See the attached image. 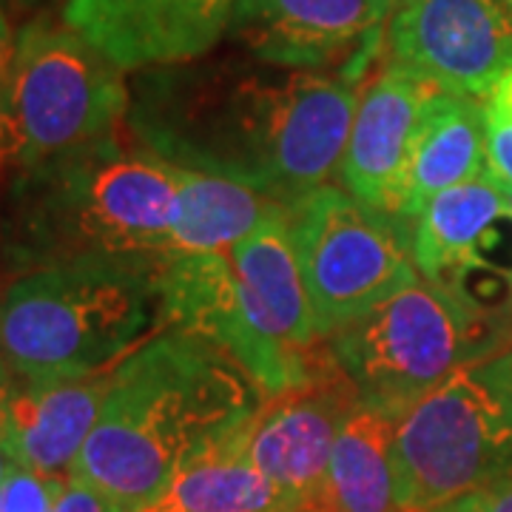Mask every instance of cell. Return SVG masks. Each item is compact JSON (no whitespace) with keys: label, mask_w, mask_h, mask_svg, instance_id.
Instances as JSON below:
<instances>
[{"label":"cell","mask_w":512,"mask_h":512,"mask_svg":"<svg viewBox=\"0 0 512 512\" xmlns=\"http://www.w3.org/2000/svg\"><path fill=\"white\" fill-rule=\"evenodd\" d=\"M359 94L362 80L339 72L177 63L146 69L126 131L165 163L291 205L339 180Z\"/></svg>","instance_id":"cell-1"},{"label":"cell","mask_w":512,"mask_h":512,"mask_svg":"<svg viewBox=\"0 0 512 512\" xmlns=\"http://www.w3.org/2000/svg\"><path fill=\"white\" fill-rule=\"evenodd\" d=\"M111 370L52 384H23L12 376L3 379L0 441L12 464L43 476H69L103 410Z\"/></svg>","instance_id":"cell-15"},{"label":"cell","mask_w":512,"mask_h":512,"mask_svg":"<svg viewBox=\"0 0 512 512\" xmlns=\"http://www.w3.org/2000/svg\"><path fill=\"white\" fill-rule=\"evenodd\" d=\"M228 254L239 279L254 293L276 342L299 359H316L325 348V339L316 330L311 296L293 245L288 208L274 205L259 228L237 242Z\"/></svg>","instance_id":"cell-17"},{"label":"cell","mask_w":512,"mask_h":512,"mask_svg":"<svg viewBox=\"0 0 512 512\" xmlns=\"http://www.w3.org/2000/svg\"><path fill=\"white\" fill-rule=\"evenodd\" d=\"M285 208L322 339L421 279L413 222L356 200L336 183Z\"/></svg>","instance_id":"cell-8"},{"label":"cell","mask_w":512,"mask_h":512,"mask_svg":"<svg viewBox=\"0 0 512 512\" xmlns=\"http://www.w3.org/2000/svg\"><path fill=\"white\" fill-rule=\"evenodd\" d=\"M15 43H18V32L12 29V20L6 15V9L0 6V100H3L9 74H12V63H15Z\"/></svg>","instance_id":"cell-26"},{"label":"cell","mask_w":512,"mask_h":512,"mask_svg":"<svg viewBox=\"0 0 512 512\" xmlns=\"http://www.w3.org/2000/svg\"><path fill=\"white\" fill-rule=\"evenodd\" d=\"M265 399L214 339L168 325L111 370L103 410L69 478L123 512L146 510L188 461L234 436Z\"/></svg>","instance_id":"cell-2"},{"label":"cell","mask_w":512,"mask_h":512,"mask_svg":"<svg viewBox=\"0 0 512 512\" xmlns=\"http://www.w3.org/2000/svg\"><path fill=\"white\" fill-rule=\"evenodd\" d=\"M128 103L126 72L86 37L63 20H29L0 100V180L117 134Z\"/></svg>","instance_id":"cell-6"},{"label":"cell","mask_w":512,"mask_h":512,"mask_svg":"<svg viewBox=\"0 0 512 512\" xmlns=\"http://www.w3.org/2000/svg\"><path fill=\"white\" fill-rule=\"evenodd\" d=\"M487 117V165L501 183L512 185V69L484 100Z\"/></svg>","instance_id":"cell-22"},{"label":"cell","mask_w":512,"mask_h":512,"mask_svg":"<svg viewBox=\"0 0 512 512\" xmlns=\"http://www.w3.org/2000/svg\"><path fill=\"white\" fill-rule=\"evenodd\" d=\"M163 299L168 325L214 339L254 376L268 399L308 382L328 356V342L316 359H299L276 342L228 251L165 259Z\"/></svg>","instance_id":"cell-9"},{"label":"cell","mask_w":512,"mask_h":512,"mask_svg":"<svg viewBox=\"0 0 512 512\" xmlns=\"http://www.w3.org/2000/svg\"><path fill=\"white\" fill-rule=\"evenodd\" d=\"M439 86L387 60L362 86L339 183L356 200L399 217L404 171L421 111Z\"/></svg>","instance_id":"cell-14"},{"label":"cell","mask_w":512,"mask_h":512,"mask_svg":"<svg viewBox=\"0 0 512 512\" xmlns=\"http://www.w3.org/2000/svg\"><path fill=\"white\" fill-rule=\"evenodd\" d=\"M407 512H433L512 476V350L461 367L393 427Z\"/></svg>","instance_id":"cell-7"},{"label":"cell","mask_w":512,"mask_h":512,"mask_svg":"<svg viewBox=\"0 0 512 512\" xmlns=\"http://www.w3.org/2000/svg\"><path fill=\"white\" fill-rule=\"evenodd\" d=\"M512 211L493 174L436 194L413 220V259L424 279L467 291V276L495 271L490 262Z\"/></svg>","instance_id":"cell-16"},{"label":"cell","mask_w":512,"mask_h":512,"mask_svg":"<svg viewBox=\"0 0 512 512\" xmlns=\"http://www.w3.org/2000/svg\"><path fill=\"white\" fill-rule=\"evenodd\" d=\"M387 46L441 92L484 100L512 69V12L504 0H399Z\"/></svg>","instance_id":"cell-10"},{"label":"cell","mask_w":512,"mask_h":512,"mask_svg":"<svg viewBox=\"0 0 512 512\" xmlns=\"http://www.w3.org/2000/svg\"><path fill=\"white\" fill-rule=\"evenodd\" d=\"M237 0H66L60 20L123 72L191 63L228 32Z\"/></svg>","instance_id":"cell-13"},{"label":"cell","mask_w":512,"mask_h":512,"mask_svg":"<svg viewBox=\"0 0 512 512\" xmlns=\"http://www.w3.org/2000/svg\"><path fill=\"white\" fill-rule=\"evenodd\" d=\"M9 467H12V458H9V453H6V447H3V441H0V481L6 478V473H9Z\"/></svg>","instance_id":"cell-29"},{"label":"cell","mask_w":512,"mask_h":512,"mask_svg":"<svg viewBox=\"0 0 512 512\" xmlns=\"http://www.w3.org/2000/svg\"><path fill=\"white\" fill-rule=\"evenodd\" d=\"M288 495L259 473L245 450V424L188 461L154 504L140 512H291Z\"/></svg>","instance_id":"cell-20"},{"label":"cell","mask_w":512,"mask_h":512,"mask_svg":"<svg viewBox=\"0 0 512 512\" xmlns=\"http://www.w3.org/2000/svg\"><path fill=\"white\" fill-rule=\"evenodd\" d=\"M495 180H498V177H495ZM498 188H501V194H504V200H507V205H510V211H512V185L498 180Z\"/></svg>","instance_id":"cell-30"},{"label":"cell","mask_w":512,"mask_h":512,"mask_svg":"<svg viewBox=\"0 0 512 512\" xmlns=\"http://www.w3.org/2000/svg\"><path fill=\"white\" fill-rule=\"evenodd\" d=\"M165 259H80L0 288V362L23 384L86 379L168 328Z\"/></svg>","instance_id":"cell-4"},{"label":"cell","mask_w":512,"mask_h":512,"mask_svg":"<svg viewBox=\"0 0 512 512\" xmlns=\"http://www.w3.org/2000/svg\"><path fill=\"white\" fill-rule=\"evenodd\" d=\"M274 205L279 202L251 185L180 168L168 259L231 251L259 228V222L268 217Z\"/></svg>","instance_id":"cell-21"},{"label":"cell","mask_w":512,"mask_h":512,"mask_svg":"<svg viewBox=\"0 0 512 512\" xmlns=\"http://www.w3.org/2000/svg\"><path fill=\"white\" fill-rule=\"evenodd\" d=\"M180 168L120 131L15 174L0 254L18 274L80 259H168Z\"/></svg>","instance_id":"cell-3"},{"label":"cell","mask_w":512,"mask_h":512,"mask_svg":"<svg viewBox=\"0 0 512 512\" xmlns=\"http://www.w3.org/2000/svg\"><path fill=\"white\" fill-rule=\"evenodd\" d=\"M433 512H512V476L461 495Z\"/></svg>","instance_id":"cell-24"},{"label":"cell","mask_w":512,"mask_h":512,"mask_svg":"<svg viewBox=\"0 0 512 512\" xmlns=\"http://www.w3.org/2000/svg\"><path fill=\"white\" fill-rule=\"evenodd\" d=\"M370 6H373V15H376V20L379 23H387V18L396 12V6H399V0H367Z\"/></svg>","instance_id":"cell-27"},{"label":"cell","mask_w":512,"mask_h":512,"mask_svg":"<svg viewBox=\"0 0 512 512\" xmlns=\"http://www.w3.org/2000/svg\"><path fill=\"white\" fill-rule=\"evenodd\" d=\"M291 512H325V510H322L316 501H308V504H302V507H296V510H291Z\"/></svg>","instance_id":"cell-31"},{"label":"cell","mask_w":512,"mask_h":512,"mask_svg":"<svg viewBox=\"0 0 512 512\" xmlns=\"http://www.w3.org/2000/svg\"><path fill=\"white\" fill-rule=\"evenodd\" d=\"M69 476H43L12 464L0 481V512H52Z\"/></svg>","instance_id":"cell-23"},{"label":"cell","mask_w":512,"mask_h":512,"mask_svg":"<svg viewBox=\"0 0 512 512\" xmlns=\"http://www.w3.org/2000/svg\"><path fill=\"white\" fill-rule=\"evenodd\" d=\"M356 407V387L328 348L308 382L265 399L245 424L248 458L276 490L302 507L322 490L333 444Z\"/></svg>","instance_id":"cell-12"},{"label":"cell","mask_w":512,"mask_h":512,"mask_svg":"<svg viewBox=\"0 0 512 512\" xmlns=\"http://www.w3.org/2000/svg\"><path fill=\"white\" fill-rule=\"evenodd\" d=\"M396 421L359 404L333 444L322 490L313 498L325 512H407L393 467Z\"/></svg>","instance_id":"cell-19"},{"label":"cell","mask_w":512,"mask_h":512,"mask_svg":"<svg viewBox=\"0 0 512 512\" xmlns=\"http://www.w3.org/2000/svg\"><path fill=\"white\" fill-rule=\"evenodd\" d=\"M484 103L461 94L436 92L421 111L404 171L399 217L416 220L436 194L487 174Z\"/></svg>","instance_id":"cell-18"},{"label":"cell","mask_w":512,"mask_h":512,"mask_svg":"<svg viewBox=\"0 0 512 512\" xmlns=\"http://www.w3.org/2000/svg\"><path fill=\"white\" fill-rule=\"evenodd\" d=\"M382 29L367 0H237L225 35L276 69L336 66L362 80L382 46Z\"/></svg>","instance_id":"cell-11"},{"label":"cell","mask_w":512,"mask_h":512,"mask_svg":"<svg viewBox=\"0 0 512 512\" xmlns=\"http://www.w3.org/2000/svg\"><path fill=\"white\" fill-rule=\"evenodd\" d=\"M325 342L359 404L396 421L461 367L512 350V308L421 276Z\"/></svg>","instance_id":"cell-5"},{"label":"cell","mask_w":512,"mask_h":512,"mask_svg":"<svg viewBox=\"0 0 512 512\" xmlns=\"http://www.w3.org/2000/svg\"><path fill=\"white\" fill-rule=\"evenodd\" d=\"M52 512H123V510H120L114 501H109V498L100 493V490H94V487L83 484V481H74V478H69Z\"/></svg>","instance_id":"cell-25"},{"label":"cell","mask_w":512,"mask_h":512,"mask_svg":"<svg viewBox=\"0 0 512 512\" xmlns=\"http://www.w3.org/2000/svg\"><path fill=\"white\" fill-rule=\"evenodd\" d=\"M504 3H507V9H510V12H512V0H504Z\"/></svg>","instance_id":"cell-32"},{"label":"cell","mask_w":512,"mask_h":512,"mask_svg":"<svg viewBox=\"0 0 512 512\" xmlns=\"http://www.w3.org/2000/svg\"><path fill=\"white\" fill-rule=\"evenodd\" d=\"M46 3H55V0H0V6H15V9H37V6H46ZM66 3V0H63Z\"/></svg>","instance_id":"cell-28"}]
</instances>
